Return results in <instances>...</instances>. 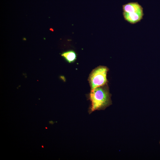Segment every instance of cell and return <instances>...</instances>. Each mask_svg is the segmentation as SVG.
Segmentation results:
<instances>
[{
  "instance_id": "6da1fadb",
  "label": "cell",
  "mask_w": 160,
  "mask_h": 160,
  "mask_svg": "<svg viewBox=\"0 0 160 160\" xmlns=\"http://www.w3.org/2000/svg\"><path fill=\"white\" fill-rule=\"evenodd\" d=\"M89 98L91 103L89 114L95 110H104L112 104L111 95L106 84L92 89Z\"/></svg>"
},
{
  "instance_id": "7a4b0ae2",
  "label": "cell",
  "mask_w": 160,
  "mask_h": 160,
  "mask_svg": "<svg viewBox=\"0 0 160 160\" xmlns=\"http://www.w3.org/2000/svg\"><path fill=\"white\" fill-rule=\"evenodd\" d=\"M108 71L107 67L100 66L92 71L89 78L91 89L107 84V74Z\"/></svg>"
},
{
  "instance_id": "3957f363",
  "label": "cell",
  "mask_w": 160,
  "mask_h": 160,
  "mask_svg": "<svg viewBox=\"0 0 160 160\" xmlns=\"http://www.w3.org/2000/svg\"><path fill=\"white\" fill-rule=\"evenodd\" d=\"M124 19L129 23L134 24L140 22L143 18V12L127 13L123 12Z\"/></svg>"
},
{
  "instance_id": "277c9868",
  "label": "cell",
  "mask_w": 160,
  "mask_h": 160,
  "mask_svg": "<svg viewBox=\"0 0 160 160\" xmlns=\"http://www.w3.org/2000/svg\"><path fill=\"white\" fill-rule=\"evenodd\" d=\"M123 12L127 13L143 12L142 6L137 2H132L125 4L122 6Z\"/></svg>"
},
{
  "instance_id": "5b68a950",
  "label": "cell",
  "mask_w": 160,
  "mask_h": 160,
  "mask_svg": "<svg viewBox=\"0 0 160 160\" xmlns=\"http://www.w3.org/2000/svg\"><path fill=\"white\" fill-rule=\"evenodd\" d=\"M61 56L66 61L69 63L74 61L77 57L76 53L73 50H69L61 54Z\"/></svg>"
},
{
  "instance_id": "8992f818",
  "label": "cell",
  "mask_w": 160,
  "mask_h": 160,
  "mask_svg": "<svg viewBox=\"0 0 160 160\" xmlns=\"http://www.w3.org/2000/svg\"><path fill=\"white\" fill-rule=\"evenodd\" d=\"M42 146V148H44V146Z\"/></svg>"
},
{
  "instance_id": "52a82bcc",
  "label": "cell",
  "mask_w": 160,
  "mask_h": 160,
  "mask_svg": "<svg viewBox=\"0 0 160 160\" xmlns=\"http://www.w3.org/2000/svg\"><path fill=\"white\" fill-rule=\"evenodd\" d=\"M46 129H47V127H46Z\"/></svg>"
}]
</instances>
